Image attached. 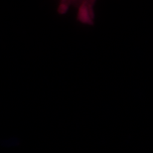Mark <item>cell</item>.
<instances>
[{
    "label": "cell",
    "mask_w": 153,
    "mask_h": 153,
    "mask_svg": "<svg viewBox=\"0 0 153 153\" xmlns=\"http://www.w3.org/2000/svg\"><path fill=\"white\" fill-rule=\"evenodd\" d=\"M97 1V0H57V12L60 15H65L70 10H73L79 23L93 26L96 19Z\"/></svg>",
    "instance_id": "obj_1"
}]
</instances>
